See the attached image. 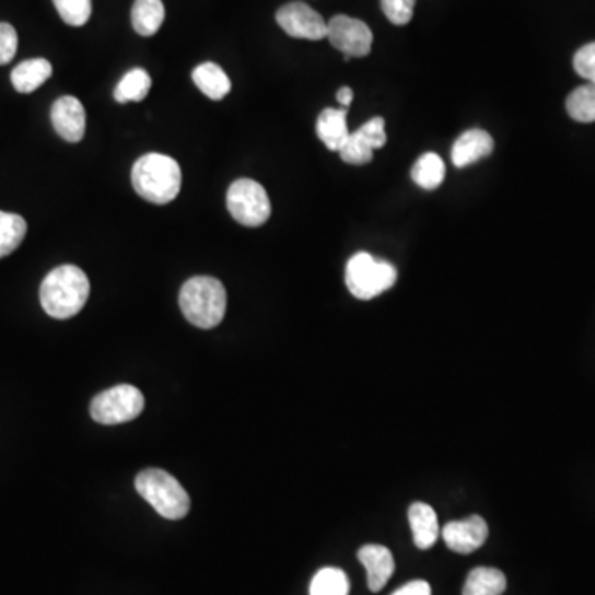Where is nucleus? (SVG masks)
<instances>
[{"mask_svg":"<svg viewBox=\"0 0 595 595\" xmlns=\"http://www.w3.org/2000/svg\"><path fill=\"white\" fill-rule=\"evenodd\" d=\"M192 80L197 89L213 102L225 98L232 90L231 79H229L228 73L212 61L197 65L192 71Z\"/></svg>","mask_w":595,"mask_h":595,"instance_id":"17","label":"nucleus"},{"mask_svg":"<svg viewBox=\"0 0 595 595\" xmlns=\"http://www.w3.org/2000/svg\"><path fill=\"white\" fill-rule=\"evenodd\" d=\"M166 18L163 0H136L131 11L135 31L142 37H153Z\"/></svg>","mask_w":595,"mask_h":595,"instance_id":"19","label":"nucleus"},{"mask_svg":"<svg viewBox=\"0 0 595 595\" xmlns=\"http://www.w3.org/2000/svg\"><path fill=\"white\" fill-rule=\"evenodd\" d=\"M55 9L65 24L83 27L92 18V0H54Z\"/></svg>","mask_w":595,"mask_h":595,"instance_id":"26","label":"nucleus"},{"mask_svg":"<svg viewBox=\"0 0 595 595\" xmlns=\"http://www.w3.org/2000/svg\"><path fill=\"white\" fill-rule=\"evenodd\" d=\"M349 581L341 569L325 568L313 578L310 595H348Z\"/></svg>","mask_w":595,"mask_h":595,"instance_id":"25","label":"nucleus"},{"mask_svg":"<svg viewBox=\"0 0 595 595\" xmlns=\"http://www.w3.org/2000/svg\"><path fill=\"white\" fill-rule=\"evenodd\" d=\"M393 595H432V588H430V585L425 581H412L409 584L402 585Z\"/></svg>","mask_w":595,"mask_h":595,"instance_id":"30","label":"nucleus"},{"mask_svg":"<svg viewBox=\"0 0 595 595\" xmlns=\"http://www.w3.org/2000/svg\"><path fill=\"white\" fill-rule=\"evenodd\" d=\"M277 22L293 38L316 42L323 40L328 35V22L315 9L303 2L283 5L277 12Z\"/></svg>","mask_w":595,"mask_h":595,"instance_id":"10","label":"nucleus"},{"mask_svg":"<svg viewBox=\"0 0 595 595\" xmlns=\"http://www.w3.org/2000/svg\"><path fill=\"white\" fill-rule=\"evenodd\" d=\"M494 141L483 129H468L452 148V163L455 167L471 166L493 153Z\"/></svg>","mask_w":595,"mask_h":595,"instance_id":"14","label":"nucleus"},{"mask_svg":"<svg viewBox=\"0 0 595 595\" xmlns=\"http://www.w3.org/2000/svg\"><path fill=\"white\" fill-rule=\"evenodd\" d=\"M352 98H354V92H352L349 86H342V89H339L338 95H336V100H338L339 105H341V108L348 109L349 106H351Z\"/></svg>","mask_w":595,"mask_h":595,"instance_id":"31","label":"nucleus"},{"mask_svg":"<svg viewBox=\"0 0 595 595\" xmlns=\"http://www.w3.org/2000/svg\"><path fill=\"white\" fill-rule=\"evenodd\" d=\"M386 142V121L376 116L349 135L348 141L339 149V156L351 166H364L371 163L374 151L384 148Z\"/></svg>","mask_w":595,"mask_h":595,"instance_id":"9","label":"nucleus"},{"mask_svg":"<svg viewBox=\"0 0 595 595\" xmlns=\"http://www.w3.org/2000/svg\"><path fill=\"white\" fill-rule=\"evenodd\" d=\"M397 270L393 264L359 252L346 265V284L358 300H372L396 284Z\"/></svg>","mask_w":595,"mask_h":595,"instance_id":"5","label":"nucleus"},{"mask_svg":"<svg viewBox=\"0 0 595 595\" xmlns=\"http://www.w3.org/2000/svg\"><path fill=\"white\" fill-rule=\"evenodd\" d=\"M19 37L11 24L0 22V67L11 63L18 54Z\"/></svg>","mask_w":595,"mask_h":595,"instance_id":"29","label":"nucleus"},{"mask_svg":"<svg viewBox=\"0 0 595 595\" xmlns=\"http://www.w3.org/2000/svg\"><path fill=\"white\" fill-rule=\"evenodd\" d=\"M25 235H27V222L24 217L0 210V258L8 257L12 252L18 250Z\"/></svg>","mask_w":595,"mask_h":595,"instance_id":"22","label":"nucleus"},{"mask_svg":"<svg viewBox=\"0 0 595 595\" xmlns=\"http://www.w3.org/2000/svg\"><path fill=\"white\" fill-rule=\"evenodd\" d=\"M144 410V396L138 387L121 384L98 394L93 399L90 412L103 425H118L131 422Z\"/></svg>","mask_w":595,"mask_h":595,"instance_id":"7","label":"nucleus"},{"mask_svg":"<svg viewBox=\"0 0 595 595\" xmlns=\"http://www.w3.org/2000/svg\"><path fill=\"white\" fill-rule=\"evenodd\" d=\"M348 109L326 108L316 121V135L329 151L339 153V149L348 141L351 131L348 129Z\"/></svg>","mask_w":595,"mask_h":595,"instance_id":"15","label":"nucleus"},{"mask_svg":"<svg viewBox=\"0 0 595 595\" xmlns=\"http://www.w3.org/2000/svg\"><path fill=\"white\" fill-rule=\"evenodd\" d=\"M54 73L51 63L45 58H32V60L22 61L12 70L11 82L19 93H34L40 89Z\"/></svg>","mask_w":595,"mask_h":595,"instance_id":"18","label":"nucleus"},{"mask_svg":"<svg viewBox=\"0 0 595 595\" xmlns=\"http://www.w3.org/2000/svg\"><path fill=\"white\" fill-rule=\"evenodd\" d=\"M151 85L153 82H151L148 71L135 68V70L128 71L116 86L115 100L121 105L142 102L148 96Z\"/></svg>","mask_w":595,"mask_h":595,"instance_id":"21","label":"nucleus"},{"mask_svg":"<svg viewBox=\"0 0 595 595\" xmlns=\"http://www.w3.org/2000/svg\"><path fill=\"white\" fill-rule=\"evenodd\" d=\"M446 548L458 555H470L485 545L488 538L487 521L470 516L464 521H452L442 532Z\"/></svg>","mask_w":595,"mask_h":595,"instance_id":"11","label":"nucleus"},{"mask_svg":"<svg viewBox=\"0 0 595 595\" xmlns=\"http://www.w3.org/2000/svg\"><path fill=\"white\" fill-rule=\"evenodd\" d=\"M131 179L136 192L142 199L164 206L179 196L183 173L179 163L173 158L151 153L136 161Z\"/></svg>","mask_w":595,"mask_h":595,"instance_id":"2","label":"nucleus"},{"mask_svg":"<svg viewBox=\"0 0 595 595\" xmlns=\"http://www.w3.org/2000/svg\"><path fill=\"white\" fill-rule=\"evenodd\" d=\"M51 125L61 139L80 142L86 131V113L82 102L74 96H61L51 106Z\"/></svg>","mask_w":595,"mask_h":595,"instance_id":"12","label":"nucleus"},{"mask_svg":"<svg viewBox=\"0 0 595 595\" xmlns=\"http://www.w3.org/2000/svg\"><path fill=\"white\" fill-rule=\"evenodd\" d=\"M90 281L85 271L74 265H61L45 277L40 303L48 316L70 319L89 302Z\"/></svg>","mask_w":595,"mask_h":595,"instance_id":"1","label":"nucleus"},{"mask_svg":"<svg viewBox=\"0 0 595 595\" xmlns=\"http://www.w3.org/2000/svg\"><path fill=\"white\" fill-rule=\"evenodd\" d=\"M381 5L390 24L407 25L412 21L416 0H381Z\"/></svg>","mask_w":595,"mask_h":595,"instance_id":"27","label":"nucleus"},{"mask_svg":"<svg viewBox=\"0 0 595 595\" xmlns=\"http://www.w3.org/2000/svg\"><path fill=\"white\" fill-rule=\"evenodd\" d=\"M445 173V163L442 158L435 153H427L413 164L412 179L422 189L433 190L442 186Z\"/></svg>","mask_w":595,"mask_h":595,"instance_id":"23","label":"nucleus"},{"mask_svg":"<svg viewBox=\"0 0 595 595\" xmlns=\"http://www.w3.org/2000/svg\"><path fill=\"white\" fill-rule=\"evenodd\" d=\"M179 306L190 325L212 329L228 312V291L217 278L194 277L180 290Z\"/></svg>","mask_w":595,"mask_h":595,"instance_id":"3","label":"nucleus"},{"mask_svg":"<svg viewBox=\"0 0 595 595\" xmlns=\"http://www.w3.org/2000/svg\"><path fill=\"white\" fill-rule=\"evenodd\" d=\"M228 209L241 225L260 228L271 215L270 197L257 180L238 179L229 187Z\"/></svg>","mask_w":595,"mask_h":595,"instance_id":"6","label":"nucleus"},{"mask_svg":"<svg viewBox=\"0 0 595 595\" xmlns=\"http://www.w3.org/2000/svg\"><path fill=\"white\" fill-rule=\"evenodd\" d=\"M409 523L413 542L419 549H430L440 535L439 517L427 503H413L409 508Z\"/></svg>","mask_w":595,"mask_h":595,"instance_id":"16","label":"nucleus"},{"mask_svg":"<svg viewBox=\"0 0 595 595\" xmlns=\"http://www.w3.org/2000/svg\"><path fill=\"white\" fill-rule=\"evenodd\" d=\"M506 591V578L494 568H477L468 574L464 595H501Z\"/></svg>","mask_w":595,"mask_h":595,"instance_id":"20","label":"nucleus"},{"mask_svg":"<svg viewBox=\"0 0 595 595\" xmlns=\"http://www.w3.org/2000/svg\"><path fill=\"white\" fill-rule=\"evenodd\" d=\"M358 558L365 568L368 587L372 592L383 591L396 569L393 552L386 546L368 545L359 549Z\"/></svg>","mask_w":595,"mask_h":595,"instance_id":"13","label":"nucleus"},{"mask_svg":"<svg viewBox=\"0 0 595 595\" xmlns=\"http://www.w3.org/2000/svg\"><path fill=\"white\" fill-rule=\"evenodd\" d=\"M136 491L166 520H183L190 510V498L183 485L160 468H149L136 477Z\"/></svg>","mask_w":595,"mask_h":595,"instance_id":"4","label":"nucleus"},{"mask_svg":"<svg viewBox=\"0 0 595 595\" xmlns=\"http://www.w3.org/2000/svg\"><path fill=\"white\" fill-rule=\"evenodd\" d=\"M332 47L345 54L346 60L368 57L371 54L372 35L371 28L365 22L349 15H336L328 22V35H326Z\"/></svg>","mask_w":595,"mask_h":595,"instance_id":"8","label":"nucleus"},{"mask_svg":"<svg viewBox=\"0 0 595 595\" xmlns=\"http://www.w3.org/2000/svg\"><path fill=\"white\" fill-rule=\"evenodd\" d=\"M574 70L588 83H595V42L575 51Z\"/></svg>","mask_w":595,"mask_h":595,"instance_id":"28","label":"nucleus"},{"mask_svg":"<svg viewBox=\"0 0 595 595\" xmlns=\"http://www.w3.org/2000/svg\"><path fill=\"white\" fill-rule=\"evenodd\" d=\"M569 116L578 122H595V83L579 86L565 102Z\"/></svg>","mask_w":595,"mask_h":595,"instance_id":"24","label":"nucleus"}]
</instances>
